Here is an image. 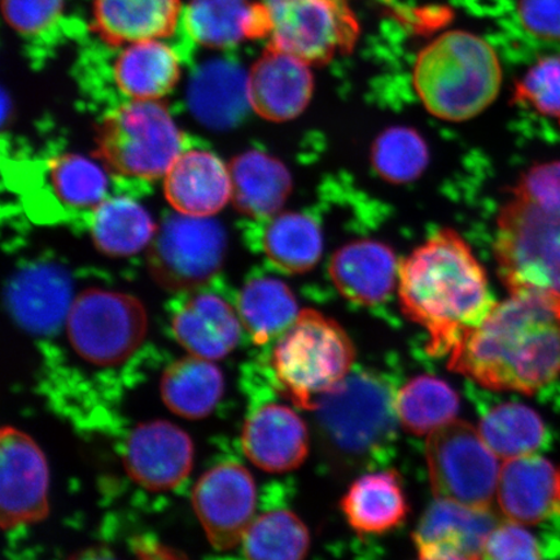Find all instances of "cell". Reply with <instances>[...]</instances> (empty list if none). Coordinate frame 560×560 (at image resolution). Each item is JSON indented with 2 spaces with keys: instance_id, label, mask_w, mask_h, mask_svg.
<instances>
[{
  "instance_id": "44dd1931",
  "label": "cell",
  "mask_w": 560,
  "mask_h": 560,
  "mask_svg": "<svg viewBox=\"0 0 560 560\" xmlns=\"http://www.w3.org/2000/svg\"><path fill=\"white\" fill-rule=\"evenodd\" d=\"M400 264L387 244L371 240L349 243L331 258L336 289L352 303L375 305L387 300L398 283Z\"/></svg>"
},
{
  "instance_id": "60d3db41",
  "label": "cell",
  "mask_w": 560,
  "mask_h": 560,
  "mask_svg": "<svg viewBox=\"0 0 560 560\" xmlns=\"http://www.w3.org/2000/svg\"><path fill=\"white\" fill-rule=\"evenodd\" d=\"M523 26L536 37L560 40V0H520Z\"/></svg>"
},
{
  "instance_id": "4dcf8cb0",
  "label": "cell",
  "mask_w": 560,
  "mask_h": 560,
  "mask_svg": "<svg viewBox=\"0 0 560 560\" xmlns=\"http://www.w3.org/2000/svg\"><path fill=\"white\" fill-rule=\"evenodd\" d=\"M237 311L255 345L280 338L299 315L298 301L290 287L276 278H257L243 287Z\"/></svg>"
},
{
  "instance_id": "30bf717a",
  "label": "cell",
  "mask_w": 560,
  "mask_h": 560,
  "mask_svg": "<svg viewBox=\"0 0 560 560\" xmlns=\"http://www.w3.org/2000/svg\"><path fill=\"white\" fill-rule=\"evenodd\" d=\"M67 334L74 352L90 365H121L143 345L147 313L126 293L88 290L70 307Z\"/></svg>"
},
{
  "instance_id": "d4e9b609",
  "label": "cell",
  "mask_w": 560,
  "mask_h": 560,
  "mask_svg": "<svg viewBox=\"0 0 560 560\" xmlns=\"http://www.w3.org/2000/svg\"><path fill=\"white\" fill-rule=\"evenodd\" d=\"M187 101L196 120L207 128H234L250 107L248 74L233 61H207L192 75Z\"/></svg>"
},
{
  "instance_id": "9c48e42d",
  "label": "cell",
  "mask_w": 560,
  "mask_h": 560,
  "mask_svg": "<svg viewBox=\"0 0 560 560\" xmlns=\"http://www.w3.org/2000/svg\"><path fill=\"white\" fill-rule=\"evenodd\" d=\"M271 19L269 45L311 67L353 52L361 27L349 0H261Z\"/></svg>"
},
{
  "instance_id": "b9f144b4",
  "label": "cell",
  "mask_w": 560,
  "mask_h": 560,
  "mask_svg": "<svg viewBox=\"0 0 560 560\" xmlns=\"http://www.w3.org/2000/svg\"><path fill=\"white\" fill-rule=\"evenodd\" d=\"M70 560H118L115 556H112L107 550H86L81 552V555L73 557Z\"/></svg>"
},
{
  "instance_id": "ab89813d",
  "label": "cell",
  "mask_w": 560,
  "mask_h": 560,
  "mask_svg": "<svg viewBox=\"0 0 560 560\" xmlns=\"http://www.w3.org/2000/svg\"><path fill=\"white\" fill-rule=\"evenodd\" d=\"M481 560H541L536 538L521 524L497 525L482 549Z\"/></svg>"
},
{
  "instance_id": "ffe728a7",
  "label": "cell",
  "mask_w": 560,
  "mask_h": 560,
  "mask_svg": "<svg viewBox=\"0 0 560 560\" xmlns=\"http://www.w3.org/2000/svg\"><path fill=\"white\" fill-rule=\"evenodd\" d=\"M164 190L177 213L209 219L231 199L229 167L212 152L180 153L165 174Z\"/></svg>"
},
{
  "instance_id": "8992f818",
  "label": "cell",
  "mask_w": 560,
  "mask_h": 560,
  "mask_svg": "<svg viewBox=\"0 0 560 560\" xmlns=\"http://www.w3.org/2000/svg\"><path fill=\"white\" fill-rule=\"evenodd\" d=\"M354 359L353 342L338 322L304 310L278 339L270 366L279 390L298 408L314 410L320 396L346 380Z\"/></svg>"
},
{
  "instance_id": "8fae6325",
  "label": "cell",
  "mask_w": 560,
  "mask_h": 560,
  "mask_svg": "<svg viewBox=\"0 0 560 560\" xmlns=\"http://www.w3.org/2000/svg\"><path fill=\"white\" fill-rule=\"evenodd\" d=\"M226 247V233L219 222L172 214L150 244L149 268L163 289L192 290L221 270Z\"/></svg>"
},
{
  "instance_id": "2e32d148",
  "label": "cell",
  "mask_w": 560,
  "mask_h": 560,
  "mask_svg": "<svg viewBox=\"0 0 560 560\" xmlns=\"http://www.w3.org/2000/svg\"><path fill=\"white\" fill-rule=\"evenodd\" d=\"M243 451L248 459L268 472H287L304 464L310 453V432L290 406L266 402L244 424Z\"/></svg>"
},
{
  "instance_id": "e0dca14e",
  "label": "cell",
  "mask_w": 560,
  "mask_h": 560,
  "mask_svg": "<svg viewBox=\"0 0 560 560\" xmlns=\"http://www.w3.org/2000/svg\"><path fill=\"white\" fill-rule=\"evenodd\" d=\"M497 525V516L490 510L470 509L438 499L419 522L415 542L420 559L480 558Z\"/></svg>"
},
{
  "instance_id": "277c9868",
  "label": "cell",
  "mask_w": 560,
  "mask_h": 560,
  "mask_svg": "<svg viewBox=\"0 0 560 560\" xmlns=\"http://www.w3.org/2000/svg\"><path fill=\"white\" fill-rule=\"evenodd\" d=\"M398 384L381 371H350L338 387L315 401L322 450L347 471H370L395 457Z\"/></svg>"
},
{
  "instance_id": "f546056e",
  "label": "cell",
  "mask_w": 560,
  "mask_h": 560,
  "mask_svg": "<svg viewBox=\"0 0 560 560\" xmlns=\"http://www.w3.org/2000/svg\"><path fill=\"white\" fill-rule=\"evenodd\" d=\"M223 389L221 370L191 354L167 368L160 383L166 408L187 419L208 417L220 402Z\"/></svg>"
},
{
  "instance_id": "9a60e30c",
  "label": "cell",
  "mask_w": 560,
  "mask_h": 560,
  "mask_svg": "<svg viewBox=\"0 0 560 560\" xmlns=\"http://www.w3.org/2000/svg\"><path fill=\"white\" fill-rule=\"evenodd\" d=\"M313 93L311 66L270 45L249 70L250 108L265 120H293L310 105Z\"/></svg>"
},
{
  "instance_id": "7402d4cb",
  "label": "cell",
  "mask_w": 560,
  "mask_h": 560,
  "mask_svg": "<svg viewBox=\"0 0 560 560\" xmlns=\"http://www.w3.org/2000/svg\"><path fill=\"white\" fill-rule=\"evenodd\" d=\"M182 15V0H94L93 26L105 44L124 47L172 37Z\"/></svg>"
},
{
  "instance_id": "83f0119b",
  "label": "cell",
  "mask_w": 560,
  "mask_h": 560,
  "mask_svg": "<svg viewBox=\"0 0 560 560\" xmlns=\"http://www.w3.org/2000/svg\"><path fill=\"white\" fill-rule=\"evenodd\" d=\"M350 527L365 535L395 529L409 514L400 476L396 471L370 472L357 479L341 500Z\"/></svg>"
},
{
  "instance_id": "836d02e7",
  "label": "cell",
  "mask_w": 560,
  "mask_h": 560,
  "mask_svg": "<svg viewBox=\"0 0 560 560\" xmlns=\"http://www.w3.org/2000/svg\"><path fill=\"white\" fill-rule=\"evenodd\" d=\"M397 416L412 435H430L451 423L459 411V397L450 384L420 375L397 392Z\"/></svg>"
},
{
  "instance_id": "5b68a950",
  "label": "cell",
  "mask_w": 560,
  "mask_h": 560,
  "mask_svg": "<svg viewBox=\"0 0 560 560\" xmlns=\"http://www.w3.org/2000/svg\"><path fill=\"white\" fill-rule=\"evenodd\" d=\"M412 83L431 115L464 122L482 114L499 96L501 62L494 48L479 35L451 31L419 52Z\"/></svg>"
},
{
  "instance_id": "d590c367",
  "label": "cell",
  "mask_w": 560,
  "mask_h": 560,
  "mask_svg": "<svg viewBox=\"0 0 560 560\" xmlns=\"http://www.w3.org/2000/svg\"><path fill=\"white\" fill-rule=\"evenodd\" d=\"M429 147L415 129L396 126L376 138L371 152L374 170L389 184L404 185L420 177L429 165Z\"/></svg>"
},
{
  "instance_id": "603a6c76",
  "label": "cell",
  "mask_w": 560,
  "mask_h": 560,
  "mask_svg": "<svg viewBox=\"0 0 560 560\" xmlns=\"http://www.w3.org/2000/svg\"><path fill=\"white\" fill-rule=\"evenodd\" d=\"M558 474L541 455L506 459L497 489L502 513L517 524L548 520L557 511Z\"/></svg>"
},
{
  "instance_id": "ba28073f",
  "label": "cell",
  "mask_w": 560,
  "mask_h": 560,
  "mask_svg": "<svg viewBox=\"0 0 560 560\" xmlns=\"http://www.w3.org/2000/svg\"><path fill=\"white\" fill-rule=\"evenodd\" d=\"M425 459L438 499L476 510L492 509L502 467L470 423L454 419L430 433Z\"/></svg>"
},
{
  "instance_id": "8d00e7d4",
  "label": "cell",
  "mask_w": 560,
  "mask_h": 560,
  "mask_svg": "<svg viewBox=\"0 0 560 560\" xmlns=\"http://www.w3.org/2000/svg\"><path fill=\"white\" fill-rule=\"evenodd\" d=\"M50 177L54 191L66 206L95 209L105 200L108 180L101 166L79 155L52 160Z\"/></svg>"
},
{
  "instance_id": "484cf974",
  "label": "cell",
  "mask_w": 560,
  "mask_h": 560,
  "mask_svg": "<svg viewBox=\"0 0 560 560\" xmlns=\"http://www.w3.org/2000/svg\"><path fill=\"white\" fill-rule=\"evenodd\" d=\"M231 200L237 212L252 219L278 214L292 190L289 170L276 158L249 151L231 160Z\"/></svg>"
},
{
  "instance_id": "cb8c5ba5",
  "label": "cell",
  "mask_w": 560,
  "mask_h": 560,
  "mask_svg": "<svg viewBox=\"0 0 560 560\" xmlns=\"http://www.w3.org/2000/svg\"><path fill=\"white\" fill-rule=\"evenodd\" d=\"M172 328L175 339L188 353L217 361L236 348L242 320L225 300L213 293H199L174 314Z\"/></svg>"
},
{
  "instance_id": "e575fe53",
  "label": "cell",
  "mask_w": 560,
  "mask_h": 560,
  "mask_svg": "<svg viewBox=\"0 0 560 560\" xmlns=\"http://www.w3.org/2000/svg\"><path fill=\"white\" fill-rule=\"evenodd\" d=\"M311 535L291 510L271 509L255 517L243 538L247 560H304Z\"/></svg>"
},
{
  "instance_id": "4316f807",
  "label": "cell",
  "mask_w": 560,
  "mask_h": 560,
  "mask_svg": "<svg viewBox=\"0 0 560 560\" xmlns=\"http://www.w3.org/2000/svg\"><path fill=\"white\" fill-rule=\"evenodd\" d=\"M165 39L126 45L114 62L118 90L131 101H160L180 79V56Z\"/></svg>"
},
{
  "instance_id": "d6986e66",
  "label": "cell",
  "mask_w": 560,
  "mask_h": 560,
  "mask_svg": "<svg viewBox=\"0 0 560 560\" xmlns=\"http://www.w3.org/2000/svg\"><path fill=\"white\" fill-rule=\"evenodd\" d=\"M182 25L190 40L214 50L269 38L271 33L265 4L249 0H191L182 15Z\"/></svg>"
},
{
  "instance_id": "4fadbf2b",
  "label": "cell",
  "mask_w": 560,
  "mask_h": 560,
  "mask_svg": "<svg viewBox=\"0 0 560 560\" xmlns=\"http://www.w3.org/2000/svg\"><path fill=\"white\" fill-rule=\"evenodd\" d=\"M257 490L247 468L215 466L201 476L192 492V506L215 550H231L243 541L255 520Z\"/></svg>"
},
{
  "instance_id": "52a82bcc",
  "label": "cell",
  "mask_w": 560,
  "mask_h": 560,
  "mask_svg": "<svg viewBox=\"0 0 560 560\" xmlns=\"http://www.w3.org/2000/svg\"><path fill=\"white\" fill-rule=\"evenodd\" d=\"M95 155L121 177L158 179L182 150V135L159 101H131L105 115L96 128Z\"/></svg>"
},
{
  "instance_id": "6da1fadb",
  "label": "cell",
  "mask_w": 560,
  "mask_h": 560,
  "mask_svg": "<svg viewBox=\"0 0 560 560\" xmlns=\"http://www.w3.org/2000/svg\"><path fill=\"white\" fill-rule=\"evenodd\" d=\"M450 369L488 389L534 395L560 376V295L522 291L497 304Z\"/></svg>"
},
{
  "instance_id": "7bdbcfd3",
  "label": "cell",
  "mask_w": 560,
  "mask_h": 560,
  "mask_svg": "<svg viewBox=\"0 0 560 560\" xmlns=\"http://www.w3.org/2000/svg\"><path fill=\"white\" fill-rule=\"evenodd\" d=\"M557 511L560 513V471L558 474Z\"/></svg>"
},
{
  "instance_id": "3957f363",
  "label": "cell",
  "mask_w": 560,
  "mask_h": 560,
  "mask_svg": "<svg viewBox=\"0 0 560 560\" xmlns=\"http://www.w3.org/2000/svg\"><path fill=\"white\" fill-rule=\"evenodd\" d=\"M511 194L494 241L502 283L560 295V163L532 167Z\"/></svg>"
},
{
  "instance_id": "7a4b0ae2",
  "label": "cell",
  "mask_w": 560,
  "mask_h": 560,
  "mask_svg": "<svg viewBox=\"0 0 560 560\" xmlns=\"http://www.w3.org/2000/svg\"><path fill=\"white\" fill-rule=\"evenodd\" d=\"M398 299L430 339L427 352L452 354L492 314L497 301L485 268L454 230H440L405 258Z\"/></svg>"
},
{
  "instance_id": "d6a6232c",
  "label": "cell",
  "mask_w": 560,
  "mask_h": 560,
  "mask_svg": "<svg viewBox=\"0 0 560 560\" xmlns=\"http://www.w3.org/2000/svg\"><path fill=\"white\" fill-rule=\"evenodd\" d=\"M262 247L278 269L303 275L318 264L324 240L317 222L310 215L287 212L272 215L265 229Z\"/></svg>"
},
{
  "instance_id": "f1b7e54d",
  "label": "cell",
  "mask_w": 560,
  "mask_h": 560,
  "mask_svg": "<svg viewBox=\"0 0 560 560\" xmlns=\"http://www.w3.org/2000/svg\"><path fill=\"white\" fill-rule=\"evenodd\" d=\"M471 395L480 416V435L497 457L513 459L541 450L548 432L535 410L517 402H492L476 390Z\"/></svg>"
},
{
  "instance_id": "ac0fdd59",
  "label": "cell",
  "mask_w": 560,
  "mask_h": 560,
  "mask_svg": "<svg viewBox=\"0 0 560 560\" xmlns=\"http://www.w3.org/2000/svg\"><path fill=\"white\" fill-rule=\"evenodd\" d=\"M72 282L59 266L39 264L21 270L7 290V304L18 324L35 335H51L67 322Z\"/></svg>"
},
{
  "instance_id": "1f68e13d",
  "label": "cell",
  "mask_w": 560,
  "mask_h": 560,
  "mask_svg": "<svg viewBox=\"0 0 560 560\" xmlns=\"http://www.w3.org/2000/svg\"><path fill=\"white\" fill-rule=\"evenodd\" d=\"M90 229L95 247L110 257L138 254L151 244L158 231L150 213L126 198L104 200L97 206Z\"/></svg>"
},
{
  "instance_id": "7c38bea8",
  "label": "cell",
  "mask_w": 560,
  "mask_h": 560,
  "mask_svg": "<svg viewBox=\"0 0 560 560\" xmlns=\"http://www.w3.org/2000/svg\"><path fill=\"white\" fill-rule=\"evenodd\" d=\"M50 471L44 452L25 432L0 433V520L3 529L46 520Z\"/></svg>"
},
{
  "instance_id": "74e56055",
  "label": "cell",
  "mask_w": 560,
  "mask_h": 560,
  "mask_svg": "<svg viewBox=\"0 0 560 560\" xmlns=\"http://www.w3.org/2000/svg\"><path fill=\"white\" fill-rule=\"evenodd\" d=\"M515 101L560 122V58H546L532 67L516 85Z\"/></svg>"
},
{
  "instance_id": "f35d334b",
  "label": "cell",
  "mask_w": 560,
  "mask_h": 560,
  "mask_svg": "<svg viewBox=\"0 0 560 560\" xmlns=\"http://www.w3.org/2000/svg\"><path fill=\"white\" fill-rule=\"evenodd\" d=\"M65 9V0H2L3 16L25 37H37L52 30Z\"/></svg>"
},
{
  "instance_id": "5bb4252c",
  "label": "cell",
  "mask_w": 560,
  "mask_h": 560,
  "mask_svg": "<svg viewBox=\"0 0 560 560\" xmlns=\"http://www.w3.org/2000/svg\"><path fill=\"white\" fill-rule=\"evenodd\" d=\"M125 470L132 481L151 492L177 488L190 475L194 444L179 427L166 420L139 424L126 441Z\"/></svg>"
}]
</instances>
